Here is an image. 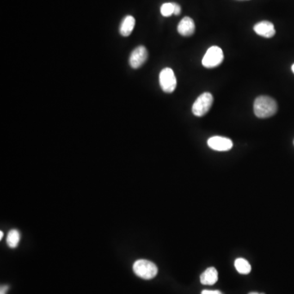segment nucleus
<instances>
[{"instance_id":"obj_1","label":"nucleus","mask_w":294,"mask_h":294,"mask_svg":"<svg viewBox=\"0 0 294 294\" xmlns=\"http://www.w3.org/2000/svg\"><path fill=\"white\" fill-rule=\"evenodd\" d=\"M278 110V106L273 98L267 96H260L256 98L253 111L256 116L260 119H266L273 116Z\"/></svg>"},{"instance_id":"obj_2","label":"nucleus","mask_w":294,"mask_h":294,"mask_svg":"<svg viewBox=\"0 0 294 294\" xmlns=\"http://www.w3.org/2000/svg\"><path fill=\"white\" fill-rule=\"evenodd\" d=\"M133 271L140 278L151 279L155 278L158 273V268L155 263L148 260H137L133 264Z\"/></svg>"},{"instance_id":"obj_3","label":"nucleus","mask_w":294,"mask_h":294,"mask_svg":"<svg viewBox=\"0 0 294 294\" xmlns=\"http://www.w3.org/2000/svg\"><path fill=\"white\" fill-rule=\"evenodd\" d=\"M213 103V97L210 93H204L196 99L192 106V113L197 117L204 116Z\"/></svg>"},{"instance_id":"obj_4","label":"nucleus","mask_w":294,"mask_h":294,"mask_svg":"<svg viewBox=\"0 0 294 294\" xmlns=\"http://www.w3.org/2000/svg\"><path fill=\"white\" fill-rule=\"evenodd\" d=\"M224 59V55L222 49L217 46L209 48L202 60V64L204 67L214 68L222 64Z\"/></svg>"},{"instance_id":"obj_5","label":"nucleus","mask_w":294,"mask_h":294,"mask_svg":"<svg viewBox=\"0 0 294 294\" xmlns=\"http://www.w3.org/2000/svg\"><path fill=\"white\" fill-rule=\"evenodd\" d=\"M160 87L164 93L174 92L177 87V79L175 74L171 68H164L160 74Z\"/></svg>"},{"instance_id":"obj_6","label":"nucleus","mask_w":294,"mask_h":294,"mask_svg":"<svg viewBox=\"0 0 294 294\" xmlns=\"http://www.w3.org/2000/svg\"><path fill=\"white\" fill-rule=\"evenodd\" d=\"M208 146L212 150L216 151H228L233 147V142L231 140L227 137L214 136L208 140Z\"/></svg>"},{"instance_id":"obj_7","label":"nucleus","mask_w":294,"mask_h":294,"mask_svg":"<svg viewBox=\"0 0 294 294\" xmlns=\"http://www.w3.org/2000/svg\"><path fill=\"white\" fill-rule=\"evenodd\" d=\"M148 58V51L146 47L139 46L135 49L129 58L130 65L134 69L141 67Z\"/></svg>"},{"instance_id":"obj_8","label":"nucleus","mask_w":294,"mask_h":294,"mask_svg":"<svg viewBox=\"0 0 294 294\" xmlns=\"http://www.w3.org/2000/svg\"><path fill=\"white\" fill-rule=\"evenodd\" d=\"M253 30L256 32V34L260 35V36L264 37L266 39H270L276 34V30L273 24L270 21H260L258 23L256 24Z\"/></svg>"},{"instance_id":"obj_9","label":"nucleus","mask_w":294,"mask_h":294,"mask_svg":"<svg viewBox=\"0 0 294 294\" xmlns=\"http://www.w3.org/2000/svg\"><path fill=\"white\" fill-rule=\"evenodd\" d=\"M196 31V26H195V22L193 20L189 17V16H186L181 20L178 26V31L179 34L182 35V36L189 37L191 36L192 34L195 33Z\"/></svg>"},{"instance_id":"obj_10","label":"nucleus","mask_w":294,"mask_h":294,"mask_svg":"<svg viewBox=\"0 0 294 294\" xmlns=\"http://www.w3.org/2000/svg\"><path fill=\"white\" fill-rule=\"evenodd\" d=\"M218 279V273L214 267H209L201 274L200 282L204 285H213Z\"/></svg>"},{"instance_id":"obj_11","label":"nucleus","mask_w":294,"mask_h":294,"mask_svg":"<svg viewBox=\"0 0 294 294\" xmlns=\"http://www.w3.org/2000/svg\"><path fill=\"white\" fill-rule=\"evenodd\" d=\"M135 19L132 16H127L122 21L119 27V33L123 36H129L134 29Z\"/></svg>"},{"instance_id":"obj_12","label":"nucleus","mask_w":294,"mask_h":294,"mask_svg":"<svg viewBox=\"0 0 294 294\" xmlns=\"http://www.w3.org/2000/svg\"><path fill=\"white\" fill-rule=\"evenodd\" d=\"M235 267L239 273L247 275L250 273L251 265L247 260L244 258H237L235 261Z\"/></svg>"},{"instance_id":"obj_13","label":"nucleus","mask_w":294,"mask_h":294,"mask_svg":"<svg viewBox=\"0 0 294 294\" xmlns=\"http://www.w3.org/2000/svg\"><path fill=\"white\" fill-rule=\"evenodd\" d=\"M20 233L17 230H12L8 232V238H7V244L12 248L17 247L20 242Z\"/></svg>"},{"instance_id":"obj_14","label":"nucleus","mask_w":294,"mask_h":294,"mask_svg":"<svg viewBox=\"0 0 294 294\" xmlns=\"http://www.w3.org/2000/svg\"><path fill=\"white\" fill-rule=\"evenodd\" d=\"M175 3H163L161 8H160V12L163 16H170L174 14V10H175Z\"/></svg>"},{"instance_id":"obj_15","label":"nucleus","mask_w":294,"mask_h":294,"mask_svg":"<svg viewBox=\"0 0 294 294\" xmlns=\"http://www.w3.org/2000/svg\"><path fill=\"white\" fill-rule=\"evenodd\" d=\"M201 294H223L219 290H203Z\"/></svg>"},{"instance_id":"obj_16","label":"nucleus","mask_w":294,"mask_h":294,"mask_svg":"<svg viewBox=\"0 0 294 294\" xmlns=\"http://www.w3.org/2000/svg\"><path fill=\"white\" fill-rule=\"evenodd\" d=\"M181 8L180 6L178 5V3L175 4V10H174V15L178 16L181 13Z\"/></svg>"},{"instance_id":"obj_17","label":"nucleus","mask_w":294,"mask_h":294,"mask_svg":"<svg viewBox=\"0 0 294 294\" xmlns=\"http://www.w3.org/2000/svg\"><path fill=\"white\" fill-rule=\"evenodd\" d=\"M8 286L4 285V286L1 287V290H0V294H6L7 291H8Z\"/></svg>"},{"instance_id":"obj_18","label":"nucleus","mask_w":294,"mask_h":294,"mask_svg":"<svg viewBox=\"0 0 294 294\" xmlns=\"http://www.w3.org/2000/svg\"><path fill=\"white\" fill-rule=\"evenodd\" d=\"M3 231H1V232H0V239H1V240H2V239H3Z\"/></svg>"},{"instance_id":"obj_19","label":"nucleus","mask_w":294,"mask_h":294,"mask_svg":"<svg viewBox=\"0 0 294 294\" xmlns=\"http://www.w3.org/2000/svg\"><path fill=\"white\" fill-rule=\"evenodd\" d=\"M292 71L294 73V64L292 65Z\"/></svg>"},{"instance_id":"obj_20","label":"nucleus","mask_w":294,"mask_h":294,"mask_svg":"<svg viewBox=\"0 0 294 294\" xmlns=\"http://www.w3.org/2000/svg\"><path fill=\"white\" fill-rule=\"evenodd\" d=\"M258 294V293H254V292H253V293H250V294Z\"/></svg>"}]
</instances>
